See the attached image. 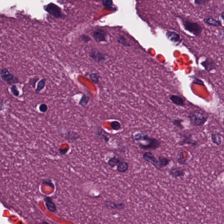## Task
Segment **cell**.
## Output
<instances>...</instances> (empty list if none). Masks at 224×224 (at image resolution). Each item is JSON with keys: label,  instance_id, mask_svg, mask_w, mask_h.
Returning a JSON list of instances; mask_svg holds the SVG:
<instances>
[{"label": "cell", "instance_id": "obj_1", "mask_svg": "<svg viewBox=\"0 0 224 224\" xmlns=\"http://www.w3.org/2000/svg\"><path fill=\"white\" fill-rule=\"evenodd\" d=\"M133 139L136 141L139 148L144 150H155L161 146V142L159 140L150 137L146 133H135L133 135Z\"/></svg>", "mask_w": 224, "mask_h": 224}, {"label": "cell", "instance_id": "obj_2", "mask_svg": "<svg viewBox=\"0 0 224 224\" xmlns=\"http://www.w3.org/2000/svg\"><path fill=\"white\" fill-rule=\"evenodd\" d=\"M183 24L185 30L195 37H200L203 32L202 26L197 22L189 19L183 20Z\"/></svg>", "mask_w": 224, "mask_h": 224}, {"label": "cell", "instance_id": "obj_3", "mask_svg": "<svg viewBox=\"0 0 224 224\" xmlns=\"http://www.w3.org/2000/svg\"><path fill=\"white\" fill-rule=\"evenodd\" d=\"M189 118L190 123L193 126H200L204 125L207 122L208 116L205 113L195 111L189 114Z\"/></svg>", "mask_w": 224, "mask_h": 224}, {"label": "cell", "instance_id": "obj_4", "mask_svg": "<svg viewBox=\"0 0 224 224\" xmlns=\"http://www.w3.org/2000/svg\"><path fill=\"white\" fill-rule=\"evenodd\" d=\"M1 79L7 85H15L19 82L18 78L11 74L7 69H2L1 71Z\"/></svg>", "mask_w": 224, "mask_h": 224}, {"label": "cell", "instance_id": "obj_5", "mask_svg": "<svg viewBox=\"0 0 224 224\" xmlns=\"http://www.w3.org/2000/svg\"><path fill=\"white\" fill-rule=\"evenodd\" d=\"M88 55L91 59L97 63H105L109 60L108 56L96 50H91Z\"/></svg>", "mask_w": 224, "mask_h": 224}, {"label": "cell", "instance_id": "obj_6", "mask_svg": "<svg viewBox=\"0 0 224 224\" xmlns=\"http://www.w3.org/2000/svg\"><path fill=\"white\" fill-rule=\"evenodd\" d=\"M143 160L145 161L151 163L157 170H161L162 168L161 166L160 161L158 159H156L154 155L150 151L145 152L143 155Z\"/></svg>", "mask_w": 224, "mask_h": 224}, {"label": "cell", "instance_id": "obj_7", "mask_svg": "<svg viewBox=\"0 0 224 224\" xmlns=\"http://www.w3.org/2000/svg\"><path fill=\"white\" fill-rule=\"evenodd\" d=\"M48 13L55 18H61L63 17V14L59 7L54 3H50L45 8Z\"/></svg>", "mask_w": 224, "mask_h": 224}, {"label": "cell", "instance_id": "obj_8", "mask_svg": "<svg viewBox=\"0 0 224 224\" xmlns=\"http://www.w3.org/2000/svg\"><path fill=\"white\" fill-rule=\"evenodd\" d=\"M107 37V33L102 29H97L93 33V38L98 42H106Z\"/></svg>", "mask_w": 224, "mask_h": 224}, {"label": "cell", "instance_id": "obj_9", "mask_svg": "<svg viewBox=\"0 0 224 224\" xmlns=\"http://www.w3.org/2000/svg\"><path fill=\"white\" fill-rule=\"evenodd\" d=\"M202 65L204 69L208 71H210L216 69V64L214 61L209 58H207L205 60L201 62Z\"/></svg>", "mask_w": 224, "mask_h": 224}, {"label": "cell", "instance_id": "obj_10", "mask_svg": "<svg viewBox=\"0 0 224 224\" xmlns=\"http://www.w3.org/2000/svg\"><path fill=\"white\" fill-rule=\"evenodd\" d=\"M203 22L206 25L212 26H221V21L219 19H216L212 17H207L203 19Z\"/></svg>", "mask_w": 224, "mask_h": 224}, {"label": "cell", "instance_id": "obj_11", "mask_svg": "<svg viewBox=\"0 0 224 224\" xmlns=\"http://www.w3.org/2000/svg\"><path fill=\"white\" fill-rule=\"evenodd\" d=\"M169 174L173 177H180L184 176L185 174V170L182 168H172L169 171Z\"/></svg>", "mask_w": 224, "mask_h": 224}, {"label": "cell", "instance_id": "obj_12", "mask_svg": "<svg viewBox=\"0 0 224 224\" xmlns=\"http://www.w3.org/2000/svg\"><path fill=\"white\" fill-rule=\"evenodd\" d=\"M104 205L107 208H110L112 209L123 210L125 208V205L122 203L116 204L110 201H105Z\"/></svg>", "mask_w": 224, "mask_h": 224}, {"label": "cell", "instance_id": "obj_13", "mask_svg": "<svg viewBox=\"0 0 224 224\" xmlns=\"http://www.w3.org/2000/svg\"><path fill=\"white\" fill-rule=\"evenodd\" d=\"M44 201L48 210L51 212H54L56 211V205L53 202V200L51 198L45 197L44 198Z\"/></svg>", "mask_w": 224, "mask_h": 224}, {"label": "cell", "instance_id": "obj_14", "mask_svg": "<svg viewBox=\"0 0 224 224\" xmlns=\"http://www.w3.org/2000/svg\"><path fill=\"white\" fill-rule=\"evenodd\" d=\"M170 98L174 104L177 106L183 107L185 105L184 99L180 96H177V95H172L170 97Z\"/></svg>", "mask_w": 224, "mask_h": 224}, {"label": "cell", "instance_id": "obj_15", "mask_svg": "<svg viewBox=\"0 0 224 224\" xmlns=\"http://www.w3.org/2000/svg\"><path fill=\"white\" fill-rule=\"evenodd\" d=\"M129 167V166L128 162H120L117 166V170L118 172L124 173L128 170Z\"/></svg>", "mask_w": 224, "mask_h": 224}, {"label": "cell", "instance_id": "obj_16", "mask_svg": "<svg viewBox=\"0 0 224 224\" xmlns=\"http://www.w3.org/2000/svg\"><path fill=\"white\" fill-rule=\"evenodd\" d=\"M168 37L171 41L175 43L179 42L181 40V36L180 34L175 31L168 32Z\"/></svg>", "mask_w": 224, "mask_h": 224}, {"label": "cell", "instance_id": "obj_17", "mask_svg": "<svg viewBox=\"0 0 224 224\" xmlns=\"http://www.w3.org/2000/svg\"><path fill=\"white\" fill-rule=\"evenodd\" d=\"M211 141L216 145H219L221 143V138L219 133H213L211 135Z\"/></svg>", "mask_w": 224, "mask_h": 224}, {"label": "cell", "instance_id": "obj_18", "mask_svg": "<svg viewBox=\"0 0 224 224\" xmlns=\"http://www.w3.org/2000/svg\"><path fill=\"white\" fill-rule=\"evenodd\" d=\"M180 144L181 145H184V144H189L192 145L193 146H195L197 144V142L192 139L191 138L187 136H184L183 138L180 141Z\"/></svg>", "mask_w": 224, "mask_h": 224}, {"label": "cell", "instance_id": "obj_19", "mask_svg": "<svg viewBox=\"0 0 224 224\" xmlns=\"http://www.w3.org/2000/svg\"><path fill=\"white\" fill-rule=\"evenodd\" d=\"M90 97L86 94H83L80 99L78 104L81 107H86L89 102Z\"/></svg>", "mask_w": 224, "mask_h": 224}, {"label": "cell", "instance_id": "obj_20", "mask_svg": "<svg viewBox=\"0 0 224 224\" xmlns=\"http://www.w3.org/2000/svg\"><path fill=\"white\" fill-rule=\"evenodd\" d=\"M120 162V160L118 158H117L116 157L114 156L112 158L109 159L108 161V165L110 167L114 168L116 166H117L119 162Z\"/></svg>", "mask_w": 224, "mask_h": 224}, {"label": "cell", "instance_id": "obj_21", "mask_svg": "<svg viewBox=\"0 0 224 224\" xmlns=\"http://www.w3.org/2000/svg\"><path fill=\"white\" fill-rule=\"evenodd\" d=\"M46 84V79L45 78H43L42 79L38 81L37 85V88H36V93H39V92L44 88Z\"/></svg>", "mask_w": 224, "mask_h": 224}, {"label": "cell", "instance_id": "obj_22", "mask_svg": "<svg viewBox=\"0 0 224 224\" xmlns=\"http://www.w3.org/2000/svg\"><path fill=\"white\" fill-rule=\"evenodd\" d=\"M102 4L103 6L107 10L115 11L113 7V2L112 0H102Z\"/></svg>", "mask_w": 224, "mask_h": 224}, {"label": "cell", "instance_id": "obj_23", "mask_svg": "<svg viewBox=\"0 0 224 224\" xmlns=\"http://www.w3.org/2000/svg\"><path fill=\"white\" fill-rule=\"evenodd\" d=\"M161 166L162 168L166 166L169 165L170 160L168 158H166L165 157L160 156L158 158Z\"/></svg>", "mask_w": 224, "mask_h": 224}, {"label": "cell", "instance_id": "obj_24", "mask_svg": "<svg viewBox=\"0 0 224 224\" xmlns=\"http://www.w3.org/2000/svg\"><path fill=\"white\" fill-rule=\"evenodd\" d=\"M96 134L102 140H103L106 143H107L109 141V138L100 130H97Z\"/></svg>", "mask_w": 224, "mask_h": 224}, {"label": "cell", "instance_id": "obj_25", "mask_svg": "<svg viewBox=\"0 0 224 224\" xmlns=\"http://www.w3.org/2000/svg\"><path fill=\"white\" fill-rule=\"evenodd\" d=\"M79 138V136L78 135L77 133L75 132H68L66 135V138L67 139L71 140H75Z\"/></svg>", "mask_w": 224, "mask_h": 224}, {"label": "cell", "instance_id": "obj_26", "mask_svg": "<svg viewBox=\"0 0 224 224\" xmlns=\"http://www.w3.org/2000/svg\"><path fill=\"white\" fill-rule=\"evenodd\" d=\"M210 1V0H194V3L196 5L198 6H206Z\"/></svg>", "mask_w": 224, "mask_h": 224}, {"label": "cell", "instance_id": "obj_27", "mask_svg": "<svg viewBox=\"0 0 224 224\" xmlns=\"http://www.w3.org/2000/svg\"><path fill=\"white\" fill-rule=\"evenodd\" d=\"M90 79L95 84H98L99 82V76L95 73H91L89 75Z\"/></svg>", "mask_w": 224, "mask_h": 224}, {"label": "cell", "instance_id": "obj_28", "mask_svg": "<svg viewBox=\"0 0 224 224\" xmlns=\"http://www.w3.org/2000/svg\"><path fill=\"white\" fill-rule=\"evenodd\" d=\"M117 41L119 43L123 45V46H125V47H129L130 46V45L129 44L128 42L127 41L126 39L123 36H119L117 39Z\"/></svg>", "mask_w": 224, "mask_h": 224}, {"label": "cell", "instance_id": "obj_29", "mask_svg": "<svg viewBox=\"0 0 224 224\" xmlns=\"http://www.w3.org/2000/svg\"><path fill=\"white\" fill-rule=\"evenodd\" d=\"M10 91H11L12 94H13L14 96L16 97L19 96L20 95V92L18 90V88L17 87L16 85H13L10 88Z\"/></svg>", "mask_w": 224, "mask_h": 224}, {"label": "cell", "instance_id": "obj_30", "mask_svg": "<svg viewBox=\"0 0 224 224\" xmlns=\"http://www.w3.org/2000/svg\"><path fill=\"white\" fill-rule=\"evenodd\" d=\"M111 126L113 129L115 130H119L121 128V124L119 122L117 121H114L111 122Z\"/></svg>", "mask_w": 224, "mask_h": 224}, {"label": "cell", "instance_id": "obj_31", "mask_svg": "<svg viewBox=\"0 0 224 224\" xmlns=\"http://www.w3.org/2000/svg\"><path fill=\"white\" fill-rule=\"evenodd\" d=\"M177 162L180 164H185L186 162V160L183 156V153L182 152L179 153L178 158L177 159Z\"/></svg>", "mask_w": 224, "mask_h": 224}, {"label": "cell", "instance_id": "obj_32", "mask_svg": "<svg viewBox=\"0 0 224 224\" xmlns=\"http://www.w3.org/2000/svg\"><path fill=\"white\" fill-rule=\"evenodd\" d=\"M39 78L38 77H33L29 79V85L33 87V88H35L36 83L38 81Z\"/></svg>", "mask_w": 224, "mask_h": 224}, {"label": "cell", "instance_id": "obj_33", "mask_svg": "<svg viewBox=\"0 0 224 224\" xmlns=\"http://www.w3.org/2000/svg\"><path fill=\"white\" fill-rule=\"evenodd\" d=\"M182 122L183 120L181 119H176L173 121V124L176 127H177L181 129H183V127L182 124Z\"/></svg>", "mask_w": 224, "mask_h": 224}, {"label": "cell", "instance_id": "obj_34", "mask_svg": "<svg viewBox=\"0 0 224 224\" xmlns=\"http://www.w3.org/2000/svg\"><path fill=\"white\" fill-rule=\"evenodd\" d=\"M39 111L42 113H45V112H47V110H48V107L47 104L42 103L39 105Z\"/></svg>", "mask_w": 224, "mask_h": 224}, {"label": "cell", "instance_id": "obj_35", "mask_svg": "<svg viewBox=\"0 0 224 224\" xmlns=\"http://www.w3.org/2000/svg\"><path fill=\"white\" fill-rule=\"evenodd\" d=\"M81 39L84 43H88L89 41H90V38L88 36H86V35H82L81 37Z\"/></svg>", "mask_w": 224, "mask_h": 224}, {"label": "cell", "instance_id": "obj_36", "mask_svg": "<svg viewBox=\"0 0 224 224\" xmlns=\"http://www.w3.org/2000/svg\"><path fill=\"white\" fill-rule=\"evenodd\" d=\"M193 83L195 84H198V85H202L203 86L204 83L201 80L199 79L198 78H195L193 81Z\"/></svg>", "mask_w": 224, "mask_h": 224}, {"label": "cell", "instance_id": "obj_37", "mask_svg": "<svg viewBox=\"0 0 224 224\" xmlns=\"http://www.w3.org/2000/svg\"><path fill=\"white\" fill-rule=\"evenodd\" d=\"M220 17L221 18V19L223 20V22H224V12H222V13H221Z\"/></svg>", "mask_w": 224, "mask_h": 224}, {"label": "cell", "instance_id": "obj_38", "mask_svg": "<svg viewBox=\"0 0 224 224\" xmlns=\"http://www.w3.org/2000/svg\"><path fill=\"white\" fill-rule=\"evenodd\" d=\"M223 125H224V120H223Z\"/></svg>", "mask_w": 224, "mask_h": 224}]
</instances>
